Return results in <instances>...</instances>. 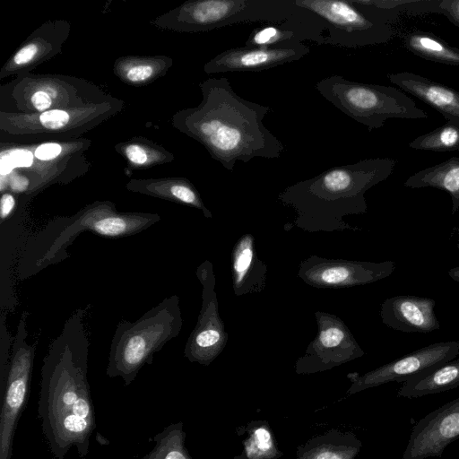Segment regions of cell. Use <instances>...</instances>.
I'll return each instance as SVG.
<instances>
[{"label":"cell","mask_w":459,"mask_h":459,"mask_svg":"<svg viewBox=\"0 0 459 459\" xmlns=\"http://www.w3.org/2000/svg\"><path fill=\"white\" fill-rule=\"evenodd\" d=\"M87 309L76 308L68 316L50 342L41 367L38 413L55 459H65L72 446L84 459L96 427L87 377Z\"/></svg>","instance_id":"6da1fadb"},{"label":"cell","mask_w":459,"mask_h":459,"mask_svg":"<svg viewBox=\"0 0 459 459\" xmlns=\"http://www.w3.org/2000/svg\"><path fill=\"white\" fill-rule=\"evenodd\" d=\"M201 88L204 100L187 114V131L224 169L281 156L284 144L264 124L269 106L238 96L226 77L210 78Z\"/></svg>","instance_id":"7a4b0ae2"},{"label":"cell","mask_w":459,"mask_h":459,"mask_svg":"<svg viewBox=\"0 0 459 459\" xmlns=\"http://www.w3.org/2000/svg\"><path fill=\"white\" fill-rule=\"evenodd\" d=\"M396 163L392 158H368L335 166L288 186L278 198L294 207L304 221L326 222L345 214L363 213L365 193L385 180Z\"/></svg>","instance_id":"3957f363"},{"label":"cell","mask_w":459,"mask_h":459,"mask_svg":"<svg viewBox=\"0 0 459 459\" xmlns=\"http://www.w3.org/2000/svg\"><path fill=\"white\" fill-rule=\"evenodd\" d=\"M160 220L157 213L118 212L108 203L91 205L71 217L56 219L29 240L19 260L18 276L24 280L64 261L68 256V247L84 231L117 238L138 234Z\"/></svg>","instance_id":"277c9868"},{"label":"cell","mask_w":459,"mask_h":459,"mask_svg":"<svg viewBox=\"0 0 459 459\" xmlns=\"http://www.w3.org/2000/svg\"><path fill=\"white\" fill-rule=\"evenodd\" d=\"M182 325L177 295L164 298L135 321L121 320L111 339L107 376L129 385L155 353L179 334Z\"/></svg>","instance_id":"5b68a950"},{"label":"cell","mask_w":459,"mask_h":459,"mask_svg":"<svg viewBox=\"0 0 459 459\" xmlns=\"http://www.w3.org/2000/svg\"><path fill=\"white\" fill-rule=\"evenodd\" d=\"M317 91L348 117L368 127L384 126L389 118H427L404 91L393 87L353 82L341 75H331L316 83Z\"/></svg>","instance_id":"8992f818"},{"label":"cell","mask_w":459,"mask_h":459,"mask_svg":"<svg viewBox=\"0 0 459 459\" xmlns=\"http://www.w3.org/2000/svg\"><path fill=\"white\" fill-rule=\"evenodd\" d=\"M299 9L293 0H202L185 4L179 17L188 30H211L243 22L279 24Z\"/></svg>","instance_id":"52a82bcc"},{"label":"cell","mask_w":459,"mask_h":459,"mask_svg":"<svg viewBox=\"0 0 459 459\" xmlns=\"http://www.w3.org/2000/svg\"><path fill=\"white\" fill-rule=\"evenodd\" d=\"M28 316L25 311L19 319L4 387L0 393V459H12L16 426L29 398L37 342L28 341Z\"/></svg>","instance_id":"ba28073f"},{"label":"cell","mask_w":459,"mask_h":459,"mask_svg":"<svg viewBox=\"0 0 459 459\" xmlns=\"http://www.w3.org/2000/svg\"><path fill=\"white\" fill-rule=\"evenodd\" d=\"M299 7L320 17L325 27V44L354 48L389 41V24L372 20L350 0H293Z\"/></svg>","instance_id":"9c48e42d"},{"label":"cell","mask_w":459,"mask_h":459,"mask_svg":"<svg viewBox=\"0 0 459 459\" xmlns=\"http://www.w3.org/2000/svg\"><path fill=\"white\" fill-rule=\"evenodd\" d=\"M458 354L459 341L429 344L361 376L348 375L351 385L347 394H354L389 382L403 383L415 376L454 359Z\"/></svg>","instance_id":"30bf717a"},{"label":"cell","mask_w":459,"mask_h":459,"mask_svg":"<svg viewBox=\"0 0 459 459\" xmlns=\"http://www.w3.org/2000/svg\"><path fill=\"white\" fill-rule=\"evenodd\" d=\"M196 275L203 285V306L197 324L186 343L184 354L189 361L207 366L221 351L225 333L218 316L210 263H203L197 268Z\"/></svg>","instance_id":"8fae6325"},{"label":"cell","mask_w":459,"mask_h":459,"mask_svg":"<svg viewBox=\"0 0 459 459\" xmlns=\"http://www.w3.org/2000/svg\"><path fill=\"white\" fill-rule=\"evenodd\" d=\"M459 438V397L420 419L413 427L402 459L441 457Z\"/></svg>","instance_id":"7c38bea8"},{"label":"cell","mask_w":459,"mask_h":459,"mask_svg":"<svg viewBox=\"0 0 459 459\" xmlns=\"http://www.w3.org/2000/svg\"><path fill=\"white\" fill-rule=\"evenodd\" d=\"M310 53L303 43L275 47H239L218 54L204 65L207 74L259 72L298 61Z\"/></svg>","instance_id":"4fadbf2b"},{"label":"cell","mask_w":459,"mask_h":459,"mask_svg":"<svg viewBox=\"0 0 459 459\" xmlns=\"http://www.w3.org/2000/svg\"><path fill=\"white\" fill-rule=\"evenodd\" d=\"M394 269L393 261H313L311 258L301 267L303 273L300 275L308 284L317 287L352 286L386 278Z\"/></svg>","instance_id":"5bb4252c"},{"label":"cell","mask_w":459,"mask_h":459,"mask_svg":"<svg viewBox=\"0 0 459 459\" xmlns=\"http://www.w3.org/2000/svg\"><path fill=\"white\" fill-rule=\"evenodd\" d=\"M363 351L357 344L345 325L341 323L321 325L315 342L296 364L299 374H310L330 369L340 364L361 357Z\"/></svg>","instance_id":"9a60e30c"},{"label":"cell","mask_w":459,"mask_h":459,"mask_svg":"<svg viewBox=\"0 0 459 459\" xmlns=\"http://www.w3.org/2000/svg\"><path fill=\"white\" fill-rule=\"evenodd\" d=\"M436 301L426 297L398 295L386 299L381 305L382 322L403 333H429L440 328L435 315Z\"/></svg>","instance_id":"2e32d148"},{"label":"cell","mask_w":459,"mask_h":459,"mask_svg":"<svg viewBox=\"0 0 459 459\" xmlns=\"http://www.w3.org/2000/svg\"><path fill=\"white\" fill-rule=\"evenodd\" d=\"M387 78L403 91L438 111L447 121L459 123V91L411 72L388 74Z\"/></svg>","instance_id":"e0dca14e"},{"label":"cell","mask_w":459,"mask_h":459,"mask_svg":"<svg viewBox=\"0 0 459 459\" xmlns=\"http://www.w3.org/2000/svg\"><path fill=\"white\" fill-rule=\"evenodd\" d=\"M361 446L353 432L331 429L299 446L296 459H355Z\"/></svg>","instance_id":"ac0fdd59"},{"label":"cell","mask_w":459,"mask_h":459,"mask_svg":"<svg viewBox=\"0 0 459 459\" xmlns=\"http://www.w3.org/2000/svg\"><path fill=\"white\" fill-rule=\"evenodd\" d=\"M459 386V357L403 382L398 396L416 398Z\"/></svg>","instance_id":"d6986e66"},{"label":"cell","mask_w":459,"mask_h":459,"mask_svg":"<svg viewBox=\"0 0 459 459\" xmlns=\"http://www.w3.org/2000/svg\"><path fill=\"white\" fill-rule=\"evenodd\" d=\"M403 185L410 188L429 186L446 191L452 201V214H455L459 209V156L414 173Z\"/></svg>","instance_id":"ffe728a7"},{"label":"cell","mask_w":459,"mask_h":459,"mask_svg":"<svg viewBox=\"0 0 459 459\" xmlns=\"http://www.w3.org/2000/svg\"><path fill=\"white\" fill-rule=\"evenodd\" d=\"M403 42L409 51L423 59L459 66V48L452 47L432 32L412 31L403 37Z\"/></svg>","instance_id":"44dd1931"},{"label":"cell","mask_w":459,"mask_h":459,"mask_svg":"<svg viewBox=\"0 0 459 459\" xmlns=\"http://www.w3.org/2000/svg\"><path fill=\"white\" fill-rule=\"evenodd\" d=\"M243 432L247 437L242 452L232 459H279L283 455L267 421L253 420Z\"/></svg>","instance_id":"7402d4cb"},{"label":"cell","mask_w":459,"mask_h":459,"mask_svg":"<svg viewBox=\"0 0 459 459\" xmlns=\"http://www.w3.org/2000/svg\"><path fill=\"white\" fill-rule=\"evenodd\" d=\"M368 18L389 24L398 13H429L431 0H350Z\"/></svg>","instance_id":"603a6c76"},{"label":"cell","mask_w":459,"mask_h":459,"mask_svg":"<svg viewBox=\"0 0 459 459\" xmlns=\"http://www.w3.org/2000/svg\"><path fill=\"white\" fill-rule=\"evenodd\" d=\"M308 40L307 35L297 29L290 19L279 24H269L254 29L249 34L247 47H275L286 44L302 43Z\"/></svg>","instance_id":"cb8c5ba5"},{"label":"cell","mask_w":459,"mask_h":459,"mask_svg":"<svg viewBox=\"0 0 459 459\" xmlns=\"http://www.w3.org/2000/svg\"><path fill=\"white\" fill-rule=\"evenodd\" d=\"M152 449L142 459H192L186 447L183 423H171L152 438Z\"/></svg>","instance_id":"d4e9b609"},{"label":"cell","mask_w":459,"mask_h":459,"mask_svg":"<svg viewBox=\"0 0 459 459\" xmlns=\"http://www.w3.org/2000/svg\"><path fill=\"white\" fill-rule=\"evenodd\" d=\"M255 255L253 247V239L250 235H246L239 239L233 254V278L235 290L239 293L248 291L255 281V270L256 264Z\"/></svg>","instance_id":"484cf974"},{"label":"cell","mask_w":459,"mask_h":459,"mask_svg":"<svg viewBox=\"0 0 459 459\" xmlns=\"http://www.w3.org/2000/svg\"><path fill=\"white\" fill-rule=\"evenodd\" d=\"M411 149L430 152L459 151V123L445 125L416 137L409 143Z\"/></svg>","instance_id":"4316f807"},{"label":"cell","mask_w":459,"mask_h":459,"mask_svg":"<svg viewBox=\"0 0 459 459\" xmlns=\"http://www.w3.org/2000/svg\"><path fill=\"white\" fill-rule=\"evenodd\" d=\"M145 190L154 195L169 198L180 204L193 206L201 210L210 218L212 214L204 206L198 192L186 181H177L169 185H154L146 186Z\"/></svg>","instance_id":"83f0119b"},{"label":"cell","mask_w":459,"mask_h":459,"mask_svg":"<svg viewBox=\"0 0 459 459\" xmlns=\"http://www.w3.org/2000/svg\"><path fill=\"white\" fill-rule=\"evenodd\" d=\"M13 343V336L9 332L6 314L3 311L0 319V393L4 387Z\"/></svg>","instance_id":"f1b7e54d"},{"label":"cell","mask_w":459,"mask_h":459,"mask_svg":"<svg viewBox=\"0 0 459 459\" xmlns=\"http://www.w3.org/2000/svg\"><path fill=\"white\" fill-rule=\"evenodd\" d=\"M431 13L443 14L459 27V0H434Z\"/></svg>","instance_id":"f546056e"},{"label":"cell","mask_w":459,"mask_h":459,"mask_svg":"<svg viewBox=\"0 0 459 459\" xmlns=\"http://www.w3.org/2000/svg\"><path fill=\"white\" fill-rule=\"evenodd\" d=\"M39 120L47 129H59L68 123L69 115L64 110L52 109L43 112L39 116Z\"/></svg>","instance_id":"4dcf8cb0"},{"label":"cell","mask_w":459,"mask_h":459,"mask_svg":"<svg viewBox=\"0 0 459 459\" xmlns=\"http://www.w3.org/2000/svg\"><path fill=\"white\" fill-rule=\"evenodd\" d=\"M7 155L14 169L27 168L33 162V154L27 150L15 149L9 152Z\"/></svg>","instance_id":"1f68e13d"},{"label":"cell","mask_w":459,"mask_h":459,"mask_svg":"<svg viewBox=\"0 0 459 459\" xmlns=\"http://www.w3.org/2000/svg\"><path fill=\"white\" fill-rule=\"evenodd\" d=\"M62 151L61 146L56 143H48L39 145L34 152L36 158L40 160H49L57 157Z\"/></svg>","instance_id":"d6a6232c"},{"label":"cell","mask_w":459,"mask_h":459,"mask_svg":"<svg viewBox=\"0 0 459 459\" xmlns=\"http://www.w3.org/2000/svg\"><path fill=\"white\" fill-rule=\"evenodd\" d=\"M153 69L147 65H135L130 68L126 76L131 82H141L148 79L152 74Z\"/></svg>","instance_id":"836d02e7"},{"label":"cell","mask_w":459,"mask_h":459,"mask_svg":"<svg viewBox=\"0 0 459 459\" xmlns=\"http://www.w3.org/2000/svg\"><path fill=\"white\" fill-rule=\"evenodd\" d=\"M38 46L34 43L28 44L22 48L14 56L13 62L16 65H24L29 63L36 56Z\"/></svg>","instance_id":"e575fe53"},{"label":"cell","mask_w":459,"mask_h":459,"mask_svg":"<svg viewBox=\"0 0 459 459\" xmlns=\"http://www.w3.org/2000/svg\"><path fill=\"white\" fill-rule=\"evenodd\" d=\"M15 206V198L10 193H4L1 196L0 201V217L1 221L6 220L13 212Z\"/></svg>","instance_id":"d590c367"},{"label":"cell","mask_w":459,"mask_h":459,"mask_svg":"<svg viewBox=\"0 0 459 459\" xmlns=\"http://www.w3.org/2000/svg\"><path fill=\"white\" fill-rule=\"evenodd\" d=\"M128 160L137 165L144 164L147 160L145 151L137 144H131L126 151Z\"/></svg>","instance_id":"8d00e7d4"},{"label":"cell","mask_w":459,"mask_h":459,"mask_svg":"<svg viewBox=\"0 0 459 459\" xmlns=\"http://www.w3.org/2000/svg\"><path fill=\"white\" fill-rule=\"evenodd\" d=\"M31 102L36 109L44 111L50 108L52 100L46 91H39L32 95Z\"/></svg>","instance_id":"74e56055"},{"label":"cell","mask_w":459,"mask_h":459,"mask_svg":"<svg viewBox=\"0 0 459 459\" xmlns=\"http://www.w3.org/2000/svg\"><path fill=\"white\" fill-rule=\"evenodd\" d=\"M29 185L28 179L23 176H14L10 180V186L13 191H24Z\"/></svg>","instance_id":"f35d334b"},{"label":"cell","mask_w":459,"mask_h":459,"mask_svg":"<svg viewBox=\"0 0 459 459\" xmlns=\"http://www.w3.org/2000/svg\"><path fill=\"white\" fill-rule=\"evenodd\" d=\"M14 168L13 167L7 153H3L0 159V174L5 176L12 172Z\"/></svg>","instance_id":"ab89813d"},{"label":"cell","mask_w":459,"mask_h":459,"mask_svg":"<svg viewBox=\"0 0 459 459\" xmlns=\"http://www.w3.org/2000/svg\"><path fill=\"white\" fill-rule=\"evenodd\" d=\"M449 277L459 283V266L451 268L448 271Z\"/></svg>","instance_id":"60d3db41"},{"label":"cell","mask_w":459,"mask_h":459,"mask_svg":"<svg viewBox=\"0 0 459 459\" xmlns=\"http://www.w3.org/2000/svg\"><path fill=\"white\" fill-rule=\"evenodd\" d=\"M457 236H458V237H457V244H456V247H457V248L459 249V228H458V230H457Z\"/></svg>","instance_id":"b9f144b4"},{"label":"cell","mask_w":459,"mask_h":459,"mask_svg":"<svg viewBox=\"0 0 459 459\" xmlns=\"http://www.w3.org/2000/svg\"><path fill=\"white\" fill-rule=\"evenodd\" d=\"M296 459V458H295Z\"/></svg>","instance_id":"7bdbcfd3"}]
</instances>
